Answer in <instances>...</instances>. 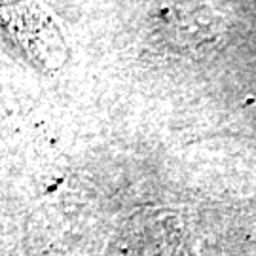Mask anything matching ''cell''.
<instances>
[{
	"label": "cell",
	"instance_id": "cell-1",
	"mask_svg": "<svg viewBox=\"0 0 256 256\" xmlns=\"http://www.w3.org/2000/svg\"><path fill=\"white\" fill-rule=\"evenodd\" d=\"M0 32L36 66L54 68L66 55L61 28L38 0H0Z\"/></svg>",
	"mask_w": 256,
	"mask_h": 256
},
{
	"label": "cell",
	"instance_id": "cell-2",
	"mask_svg": "<svg viewBox=\"0 0 256 256\" xmlns=\"http://www.w3.org/2000/svg\"><path fill=\"white\" fill-rule=\"evenodd\" d=\"M158 34L173 50L198 52L222 38L224 18L209 0H174L160 12Z\"/></svg>",
	"mask_w": 256,
	"mask_h": 256
}]
</instances>
